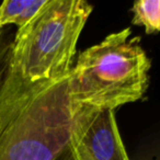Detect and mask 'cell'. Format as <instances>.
Here are the masks:
<instances>
[{
	"label": "cell",
	"mask_w": 160,
	"mask_h": 160,
	"mask_svg": "<svg viewBox=\"0 0 160 160\" xmlns=\"http://www.w3.org/2000/svg\"><path fill=\"white\" fill-rule=\"evenodd\" d=\"M69 73L29 82L9 65L0 80V160H73Z\"/></svg>",
	"instance_id": "obj_1"
},
{
	"label": "cell",
	"mask_w": 160,
	"mask_h": 160,
	"mask_svg": "<svg viewBox=\"0 0 160 160\" xmlns=\"http://www.w3.org/2000/svg\"><path fill=\"white\" fill-rule=\"evenodd\" d=\"M131 29L111 33L80 54L69 73L76 105L115 110L142 98L150 60Z\"/></svg>",
	"instance_id": "obj_2"
},
{
	"label": "cell",
	"mask_w": 160,
	"mask_h": 160,
	"mask_svg": "<svg viewBox=\"0 0 160 160\" xmlns=\"http://www.w3.org/2000/svg\"><path fill=\"white\" fill-rule=\"evenodd\" d=\"M92 12L85 0H46L11 44L9 65L29 82L67 76L72 68L78 40Z\"/></svg>",
	"instance_id": "obj_3"
},
{
	"label": "cell",
	"mask_w": 160,
	"mask_h": 160,
	"mask_svg": "<svg viewBox=\"0 0 160 160\" xmlns=\"http://www.w3.org/2000/svg\"><path fill=\"white\" fill-rule=\"evenodd\" d=\"M73 107L69 138L73 160H129L113 110Z\"/></svg>",
	"instance_id": "obj_4"
},
{
	"label": "cell",
	"mask_w": 160,
	"mask_h": 160,
	"mask_svg": "<svg viewBox=\"0 0 160 160\" xmlns=\"http://www.w3.org/2000/svg\"><path fill=\"white\" fill-rule=\"evenodd\" d=\"M46 0H6L0 5V29L8 25H17L18 29L25 27Z\"/></svg>",
	"instance_id": "obj_5"
},
{
	"label": "cell",
	"mask_w": 160,
	"mask_h": 160,
	"mask_svg": "<svg viewBox=\"0 0 160 160\" xmlns=\"http://www.w3.org/2000/svg\"><path fill=\"white\" fill-rule=\"evenodd\" d=\"M133 24L144 27L147 34L157 33L160 29V1L139 0L132 7Z\"/></svg>",
	"instance_id": "obj_6"
}]
</instances>
